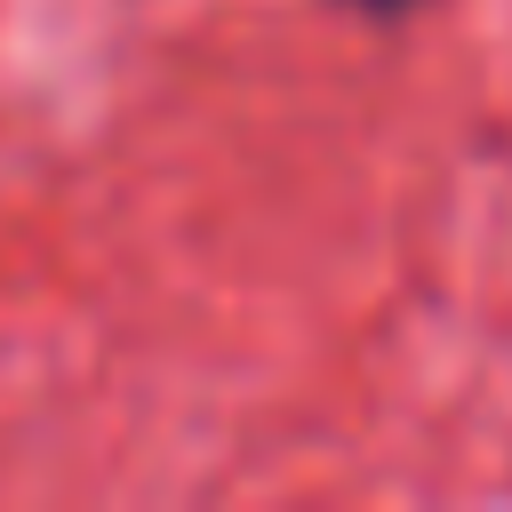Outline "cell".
<instances>
[{"mask_svg":"<svg viewBox=\"0 0 512 512\" xmlns=\"http://www.w3.org/2000/svg\"><path fill=\"white\" fill-rule=\"evenodd\" d=\"M336 8H352V16H416L424 0H336Z\"/></svg>","mask_w":512,"mask_h":512,"instance_id":"obj_1","label":"cell"}]
</instances>
